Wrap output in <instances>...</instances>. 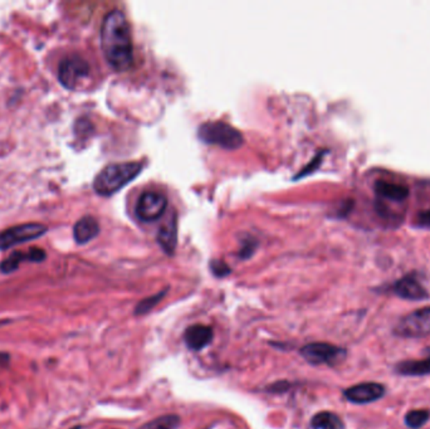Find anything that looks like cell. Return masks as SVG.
I'll use <instances>...</instances> for the list:
<instances>
[{
  "label": "cell",
  "instance_id": "obj_2",
  "mask_svg": "<svg viewBox=\"0 0 430 429\" xmlns=\"http://www.w3.org/2000/svg\"><path fill=\"white\" fill-rule=\"evenodd\" d=\"M143 163L109 164L98 173L93 182V189L98 195L109 197L121 191L143 170Z\"/></svg>",
  "mask_w": 430,
  "mask_h": 429
},
{
  "label": "cell",
  "instance_id": "obj_12",
  "mask_svg": "<svg viewBox=\"0 0 430 429\" xmlns=\"http://www.w3.org/2000/svg\"><path fill=\"white\" fill-rule=\"evenodd\" d=\"M46 257H47L46 252L41 249V248H37V247L30 248L28 252H21V251L19 252H14L7 259H4L1 262L0 271L3 273H12L19 267L21 262L29 261V262L38 263V262H43Z\"/></svg>",
  "mask_w": 430,
  "mask_h": 429
},
{
  "label": "cell",
  "instance_id": "obj_13",
  "mask_svg": "<svg viewBox=\"0 0 430 429\" xmlns=\"http://www.w3.org/2000/svg\"><path fill=\"white\" fill-rule=\"evenodd\" d=\"M157 242L166 254L172 256L175 253L178 245V222L175 217L160 227L157 233Z\"/></svg>",
  "mask_w": 430,
  "mask_h": 429
},
{
  "label": "cell",
  "instance_id": "obj_24",
  "mask_svg": "<svg viewBox=\"0 0 430 429\" xmlns=\"http://www.w3.org/2000/svg\"><path fill=\"white\" fill-rule=\"evenodd\" d=\"M73 429H81V427H75Z\"/></svg>",
  "mask_w": 430,
  "mask_h": 429
},
{
  "label": "cell",
  "instance_id": "obj_9",
  "mask_svg": "<svg viewBox=\"0 0 430 429\" xmlns=\"http://www.w3.org/2000/svg\"><path fill=\"white\" fill-rule=\"evenodd\" d=\"M386 389L379 383H361L343 390V396L354 404H369L382 399Z\"/></svg>",
  "mask_w": 430,
  "mask_h": 429
},
{
  "label": "cell",
  "instance_id": "obj_1",
  "mask_svg": "<svg viewBox=\"0 0 430 429\" xmlns=\"http://www.w3.org/2000/svg\"><path fill=\"white\" fill-rule=\"evenodd\" d=\"M101 47L106 61L118 72L127 71L134 63V46L129 21L123 12L111 10L102 21Z\"/></svg>",
  "mask_w": 430,
  "mask_h": 429
},
{
  "label": "cell",
  "instance_id": "obj_8",
  "mask_svg": "<svg viewBox=\"0 0 430 429\" xmlns=\"http://www.w3.org/2000/svg\"><path fill=\"white\" fill-rule=\"evenodd\" d=\"M168 207V198L160 191H145L136 204L137 218L143 222H154L164 216Z\"/></svg>",
  "mask_w": 430,
  "mask_h": 429
},
{
  "label": "cell",
  "instance_id": "obj_3",
  "mask_svg": "<svg viewBox=\"0 0 430 429\" xmlns=\"http://www.w3.org/2000/svg\"><path fill=\"white\" fill-rule=\"evenodd\" d=\"M198 135L203 143L217 145L226 150H237L244 143V137L238 130L223 121L203 123L199 128Z\"/></svg>",
  "mask_w": 430,
  "mask_h": 429
},
{
  "label": "cell",
  "instance_id": "obj_20",
  "mask_svg": "<svg viewBox=\"0 0 430 429\" xmlns=\"http://www.w3.org/2000/svg\"><path fill=\"white\" fill-rule=\"evenodd\" d=\"M166 293H168V290H163V291H160L156 295H152L150 297H146V299L140 301L135 306L134 313L136 316H143V315L150 313L154 307L157 306L163 301V299L166 296Z\"/></svg>",
  "mask_w": 430,
  "mask_h": 429
},
{
  "label": "cell",
  "instance_id": "obj_18",
  "mask_svg": "<svg viewBox=\"0 0 430 429\" xmlns=\"http://www.w3.org/2000/svg\"><path fill=\"white\" fill-rule=\"evenodd\" d=\"M429 421V409H413L404 417V422L411 429L422 428Z\"/></svg>",
  "mask_w": 430,
  "mask_h": 429
},
{
  "label": "cell",
  "instance_id": "obj_15",
  "mask_svg": "<svg viewBox=\"0 0 430 429\" xmlns=\"http://www.w3.org/2000/svg\"><path fill=\"white\" fill-rule=\"evenodd\" d=\"M376 194L394 202H403L409 197V188L406 185L391 182H377L375 185Z\"/></svg>",
  "mask_w": 430,
  "mask_h": 429
},
{
  "label": "cell",
  "instance_id": "obj_22",
  "mask_svg": "<svg viewBox=\"0 0 430 429\" xmlns=\"http://www.w3.org/2000/svg\"><path fill=\"white\" fill-rule=\"evenodd\" d=\"M291 388V384L286 382V380H280V382L274 383L271 385L267 387V392L269 393H274V394H280V393H285L288 389Z\"/></svg>",
  "mask_w": 430,
  "mask_h": 429
},
{
  "label": "cell",
  "instance_id": "obj_4",
  "mask_svg": "<svg viewBox=\"0 0 430 429\" xmlns=\"http://www.w3.org/2000/svg\"><path fill=\"white\" fill-rule=\"evenodd\" d=\"M394 335L403 339H420L430 335V306L408 313L394 327Z\"/></svg>",
  "mask_w": 430,
  "mask_h": 429
},
{
  "label": "cell",
  "instance_id": "obj_19",
  "mask_svg": "<svg viewBox=\"0 0 430 429\" xmlns=\"http://www.w3.org/2000/svg\"><path fill=\"white\" fill-rule=\"evenodd\" d=\"M180 424V417L177 414L157 417L150 422L145 423L138 429H177Z\"/></svg>",
  "mask_w": 430,
  "mask_h": 429
},
{
  "label": "cell",
  "instance_id": "obj_16",
  "mask_svg": "<svg viewBox=\"0 0 430 429\" xmlns=\"http://www.w3.org/2000/svg\"><path fill=\"white\" fill-rule=\"evenodd\" d=\"M396 374L403 376H425L430 375V358L423 360H405L396 364Z\"/></svg>",
  "mask_w": 430,
  "mask_h": 429
},
{
  "label": "cell",
  "instance_id": "obj_5",
  "mask_svg": "<svg viewBox=\"0 0 430 429\" xmlns=\"http://www.w3.org/2000/svg\"><path fill=\"white\" fill-rule=\"evenodd\" d=\"M303 359L311 365L334 367L346 359L348 351L328 342H311L300 350Z\"/></svg>",
  "mask_w": 430,
  "mask_h": 429
},
{
  "label": "cell",
  "instance_id": "obj_14",
  "mask_svg": "<svg viewBox=\"0 0 430 429\" xmlns=\"http://www.w3.org/2000/svg\"><path fill=\"white\" fill-rule=\"evenodd\" d=\"M100 233V225L93 217L86 216L80 219L73 228V237L78 245H86Z\"/></svg>",
  "mask_w": 430,
  "mask_h": 429
},
{
  "label": "cell",
  "instance_id": "obj_11",
  "mask_svg": "<svg viewBox=\"0 0 430 429\" xmlns=\"http://www.w3.org/2000/svg\"><path fill=\"white\" fill-rule=\"evenodd\" d=\"M214 339V331L210 326L197 324V325H191L185 330L184 341L186 347L194 350V351H200L203 349L206 348Z\"/></svg>",
  "mask_w": 430,
  "mask_h": 429
},
{
  "label": "cell",
  "instance_id": "obj_7",
  "mask_svg": "<svg viewBox=\"0 0 430 429\" xmlns=\"http://www.w3.org/2000/svg\"><path fill=\"white\" fill-rule=\"evenodd\" d=\"M89 75V64L80 55L63 60L58 67V80L64 89H77L78 83Z\"/></svg>",
  "mask_w": 430,
  "mask_h": 429
},
{
  "label": "cell",
  "instance_id": "obj_23",
  "mask_svg": "<svg viewBox=\"0 0 430 429\" xmlns=\"http://www.w3.org/2000/svg\"><path fill=\"white\" fill-rule=\"evenodd\" d=\"M417 225L423 228H430V209L420 211L418 214Z\"/></svg>",
  "mask_w": 430,
  "mask_h": 429
},
{
  "label": "cell",
  "instance_id": "obj_6",
  "mask_svg": "<svg viewBox=\"0 0 430 429\" xmlns=\"http://www.w3.org/2000/svg\"><path fill=\"white\" fill-rule=\"evenodd\" d=\"M46 232L47 227L39 223L14 225L12 228L0 233V251L39 238L43 234H46Z\"/></svg>",
  "mask_w": 430,
  "mask_h": 429
},
{
  "label": "cell",
  "instance_id": "obj_10",
  "mask_svg": "<svg viewBox=\"0 0 430 429\" xmlns=\"http://www.w3.org/2000/svg\"><path fill=\"white\" fill-rule=\"evenodd\" d=\"M391 291L403 300L422 301L429 297L425 287L413 274H406L391 286Z\"/></svg>",
  "mask_w": 430,
  "mask_h": 429
},
{
  "label": "cell",
  "instance_id": "obj_17",
  "mask_svg": "<svg viewBox=\"0 0 430 429\" xmlns=\"http://www.w3.org/2000/svg\"><path fill=\"white\" fill-rule=\"evenodd\" d=\"M311 427L314 429H345V423L337 414L325 410L312 417Z\"/></svg>",
  "mask_w": 430,
  "mask_h": 429
},
{
  "label": "cell",
  "instance_id": "obj_21",
  "mask_svg": "<svg viewBox=\"0 0 430 429\" xmlns=\"http://www.w3.org/2000/svg\"><path fill=\"white\" fill-rule=\"evenodd\" d=\"M210 270H212L213 274L217 276V277H226V276L231 273L229 266L224 263V262H222V261H212Z\"/></svg>",
  "mask_w": 430,
  "mask_h": 429
}]
</instances>
